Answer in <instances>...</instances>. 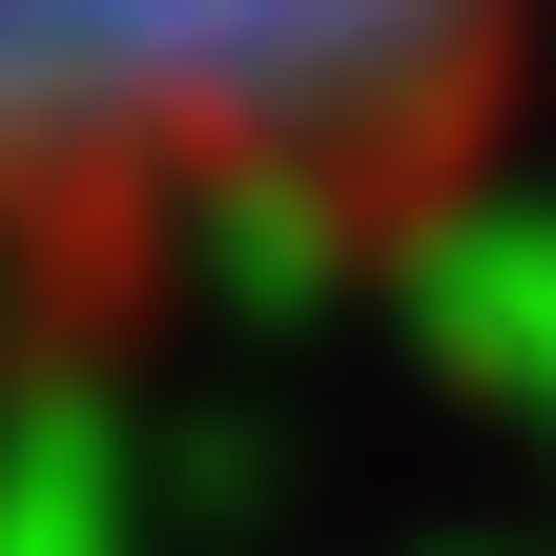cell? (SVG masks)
Instances as JSON below:
<instances>
[{
	"label": "cell",
	"mask_w": 556,
	"mask_h": 556,
	"mask_svg": "<svg viewBox=\"0 0 556 556\" xmlns=\"http://www.w3.org/2000/svg\"><path fill=\"white\" fill-rule=\"evenodd\" d=\"M556 103V0H0V351L433 227Z\"/></svg>",
	"instance_id": "6da1fadb"
}]
</instances>
